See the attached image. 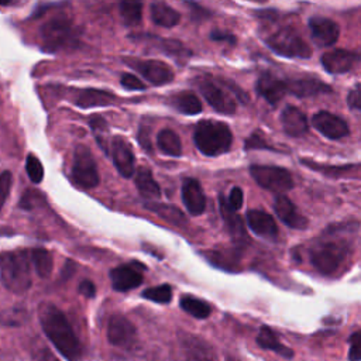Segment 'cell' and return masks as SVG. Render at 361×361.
Returning <instances> with one entry per match:
<instances>
[{
    "instance_id": "1",
    "label": "cell",
    "mask_w": 361,
    "mask_h": 361,
    "mask_svg": "<svg viewBox=\"0 0 361 361\" xmlns=\"http://www.w3.org/2000/svg\"><path fill=\"white\" fill-rule=\"evenodd\" d=\"M38 319L42 331L61 355L68 361H82V345L59 307L48 302L41 303L38 307Z\"/></svg>"
},
{
    "instance_id": "2",
    "label": "cell",
    "mask_w": 361,
    "mask_h": 361,
    "mask_svg": "<svg viewBox=\"0 0 361 361\" xmlns=\"http://www.w3.org/2000/svg\"><path fill=\"white\" fill-rule=\"evenodd\" d=\"M193 141L203 155L219 157L230 149L233 134L226 123L206 118L196 124Z\"/></svg>"
},
{
    "instance_id": "3",
    "label": "cell",
    "mask_w": 361,
    "mask_h": 361,
    "mask_svg": "<svg viewBox=\"0 0 361 361\" xmlns=\"http://www.w3.org/2000/svg\"><path fill=\"white\" fill-rule=\"evenodd\" d=\"M0 276L6 289L24 293L31 286L30 259L25 251H4L0 258Z\"/></svg>"
},
{
    "instance_id": "4",
    "label": "cell",
    "mask_w": 361,
    "mask_h": 361,
    "mask_svg": "<svg viewBox=\"0 0 361 361\" xmlns=\"http://www.w3.org/2000/svg\"><path fill=\"white\" fill-rule=\"evenodd\" d=\"M348 250L350 245L343 238H323L310 248V264L322 275H333L345 261Z\"/></svg>"
},
{
    "instance_id": "5",
    "label": "cell",
    "mask_w": 361,
    "mask_h": 361,
    "mask_svg": "<svg viewBox=\"0 0 361 361\" xmlns=\"http://www.w3.org/2000/svg\"><path fill=\"white\" fill-rule=\"evenodd\" d=\"M76 32L78 30L72 24L71 18L65 16H55L39 27L38 35L42 48L48 52H55L75 44Z\"/></svg>"
},
{
    "instance_id": "6",
    "label": "cell",
    "mask_w": 361,
    "mask_h": 361,
    "mask_svg": "<svg viewBox=\"0 0 361 361\" xmlns=\"http://www.w3.org/2000/svg\"><path fill=\"white\" fill-rule=\"evenodd\" d=\"M265 42L275 54L286 58L307 59L312 56V48L292 27H282L271 34Z\"/></svg>"
},
{
    "instance_id": "7",
    "label": "cell",
    "mask_w": 361,
    "mask_h": 361,
    "mask_svg": "<svg viewBox=\"0 0 361 361\" xmlns=\"http://www.w3.org/2000/svg\"><path fill=\"white\" fill-rule=\"evenodd\" d=\"M197 89L203 94L204 100L219 113L233 114L235 111V100L231 96L230 87H227V80L224 79H210L207 76H200L196 79Z\"/></svg>"
},
{
    "instance_id": "8",
    "label": "cell",
    "mask_w": 361,
    "mask_h": 361,
    "mask_svg": "<svg viewBox=\"0 0 361 361\" xmlns=\"http://www.w3.org/2000/svg\"><path fill=\"white\" fill-rule=\"evenodd\" d=\"M250 173L252 179L264 189L283 195L293 188V178L285 168L275 165H251Z\"/></svg>"
},
{
    "instance_id": "9",
    "label": "cell",
    "mask_w": 361,
    "mask_h": 361,
    "mask_svg": "<svg viewBox=\"0 0 361 361\" xmlns=\"http://www.w3.org/2000/svg\"><path fill=\"white\" fill-rule=\"evenodd\" d=\"M72 178L80 188L85 189H92L99 185L96 161L92 151L83 144L75 147L72 161Z\"/></svg>"
},
{
    "instance_id": "10",
    "label": "cell",
    "mask_w": 361,
    "mask_h": 361,
    "mask_svg": "<svg viewBox=\"0 0 361 361\" xmlns=\"http://www.w3.org/2000/svg\"><path fill=\"white\" fill-rule=\"evenodd\" d=\"M124 62L140 72L151 85L162 86L172 82L175 73L172 68L159 59H135L126 58Z\"/></svg>"
},
{
    "instance_id": "11",
    "label": "cell",
    "mask_w": 361,
    "mask_h": 361,
    "mask_svg": "<svg viewBox=\"0 0 361 361\" xmlns=\"http://www.w3.org/2000/svg\"><path fill=\"white\" fill-rule=\"evenodd\" d=\"M144 269L145 267L138 261H131L114 267L109 274L113 289L117 292H127L140 286L144 279Z\"/></svg>"
},
{
    "instance_id": "12",
    "label": "cell",
    "mask_w": 361,
    "mask_h": 361,
    "mask_svg": "<svg viewBox=\"0 0 361 361\" xmlns=\"http://www.w3.org/2000/svg\"><path fill=\"white\" fill-rule=\"evenodd\" d=\"M107 340L114 347L130 350L135 344L137 330L127 317L114 314L107 323Z\"/></svg>"
},
{
    "instance_id": "13",
    "label": "cell",
    "mask_w": 361,
    "mask_h": 361,
    "mask_svg": "<svg viewBox=\"0 0 361 361\" xmlns=\"http://www.w3.org/2000/svg\"><path fill=\"white\" fill-rule=\"evenodd\" d=\"M109 155L111 157L113 164L121 176L130 178L134 175V172H135L134 152H133L130 142L124 137L114 135L110 140Z\"/></svg>"
},
{
    "instance_id": "14",
    "label": "cell",
    "mask_w": 361,
    "mask_h": 361,
    "mask_svg": "<svg viewBox=\"0 0 361 361\" xmlns=\"http://www.w3.org/2000/svg\"><path fill=\"white\" fill-rule=\"evenodd\" d=\"M219 207H220V213L224 220L226 228H227L231 240L234 241V244L240 248L245 247L250 243V238H248L245 226L243 223V219L237 214L235 210H233L228 206V202L223 196L219 197Z\"/></svg>"
},
{
    "instance_id": "15",
    "label": "cell",
    "mask_w": 361,
    "mask_h": 361,
    "mask_svg": "<svg viewBox=\"0 0 361 361\" xmlns=\"http://www.w3.org/2000/svg\"><path fill=\"white\" fill-rule=\"evenodd\" d=\"M312 126L324 137L330 140H340L345 135H348L350 130L347 123L340 118L338 116L330 113V111H319L312 117Z\"/></svg>"
},
{
    "instance_id": "16",
    "label": "cell",
    "mask_w": 361,
    "mask_h": 361,
    "mask_svg": "<svg viewBox=\"0 0 361 361\" xmlns=\"http://www.w3.org/2000/svg\"><path fill=\"white\" fill-rule=\"evenodd\" d=\"M309 30L312 41L317 47H331L337 42L340 35V28L337 23L319 16L309 18Z\"/></svg>"
},
{
    "instance_id": "17",
    "label": "cell",
    "mask_w": 361,
    "mask_h": 361,
    "mask_svg": "<svg viewBox=\"0 0 361 361\" xmlns=\"http://www.w3.org/2000/svg\"><path fill=\"white\" fill-rule=\"evenodd\" d=\"M71 102L80 107V109H90V107H103L110 106L114 103L116 96L107 90L100 89H75L71 92L69 96Z\"/></svg>"
},
{
    "instance_id": "18",
    "label": "cell",
    "mask_w": 361,
    "mask_h": 361,
    "mask_svg": "<svg viewBox=\"0 0 361 361\" xmlns=\"http://www.w3.org/2000/svg\"><path fill=\"white\" fill-rule=\"evenodd\" d=\"M274 210L276 216L290 228L303 230L307 227V219L296 209L293 202L285 196L278 195L274 200Z\"/></svg>"
},
{
    "instance_id": "19",
    "label": "cell",
    "mask_w": 361,
    "mask_h": 361,
    "mask_svg": "<svg viewBox=\"0 0 361 361\" xmlns=\"http://www.w3.org/2000/svg\"><path fill=\"white\" fill-rule=\"evenodd\" d=\"M257 92L269 104H276L288 93V82L269 72H264L257 80Z\"/></svg>"
},
{
    "instance_id": "20",
    "label": "cell",
    "mask_w": 361,
    "mask_h": 361,
    "mask_svg": "<svg viewBox=\"0 0 361 361\" xmlns=\"http://www.w3.org/2000/svg\"><path fill=\"white\" fill-rule=\"evenodd\" d=\"M183 361H217L213 347L196 336H185L182 338Z\"/></svg>"
},
{
    "instance_id": "21",
    "label": "cell",
    "mask_w": 361,
    "mask_h": 361,
    "mask_svg": "<svg viewBox=\"0 0 361 361\" xmlns=\"http://www.w3.org/2000/svg\"><path fill=\"white\" fill-rule=\"evenodd\" d=\"M247 224L257 235L268 238V240H276L278 237V226L274 220V217L261 209H251L247 212Z\"/></svg>"
},
{
    "instance_id": "22",
    "label": "cell",
    "mask_w": 361,
    "mask_h": 361,
    "mask_svg": "<svg viewBox=\"0 0 361 361\" xmlns=\"http://www.w3.org/2000/svg\"><path fill=\"white\" fill-rule=\"evenodd\" d=\"M182 202L192 216H199L206 209V196L199 180L186 178L182 183Z\"/></svg>"
},
{
    "instance_id": "23",
    "label": "cell",
    "mask_w": 361,
    "mask_h": 361,
    "mask_svg": "<svg viewBox=\"0 0 361 361\" xmlns=\"http://www.w3.org/2000/svg\"><path fill=\"white\" fill-rule=\"evenodd\" d=\"M357 61V54L347 49H331L322 55L323 68L333 75L348 72Z\"/></svg>"
},
{
    "instance_id": "24",
    "label": "cell",
    "mask_w": 361,
    "mask_h": 361,
    "mask_svg": "<svg viewBox=\"0 0 361 361\" xmlns=\"http://www.w3.org/2000/svg\"><path fill=\"white\" fill-rule=\"evenodd\" d=\"M281 124L289 137H300L307 133L309 124L305 113L295 106H285L281 113Z\"/></svg>"
},
{
    "instance_id": "25",
    "label": "cell",
    "mask_w": 361,
    "mask_h": 361,
    "mask_svg": "<svg viewBox=\"0 0 361 361\" xmlns=\"http://www.w3.org/2000/svg\"><path fill=\"white\" fill-rule=\"evenodd\" d=\"M288 82V93L296 97H310L322 93H330L331 87L316 78H299Z\"/></svg>"
},
{
    "instance_id": "26",
    "label": "cell",
    "mask_w": 361,
    "mask_h": 361,
    "mask_svg": "<svg viewBox=\"0 0 361 361\" xmlns=\"http://www.w3.org/2000/svg\"><path fill=\"white\" fill-rule=\"evenodd\" d=\"M168 103L178 110L179 113L183 114H197L202 111V102L200 99L190 90H183V92H176L172 96H169Z\"/></svg>"
},
{
    "instance_id": "27",
    "label": "cell",
    "mask_w": 361,
    "mask_h": 361,
    "mask_svg": "<svg viewBox=\"0 0 361 361\" xmlns=\"http://www.w3.org/2000/svg\"><path fill=\"white\" fill-rule=\"evenodd\" d=\"M257 344L261 348L274 351V353H276V354H279V355H282L285 358H292L293 357V351L289 347L283 345L279 341V338L275 334V331L272 329H269L268 326H262L259 329V333L257 336Z\"/></svg>"
},
{
    "instance_id": "28",
    "label": "cell",
    "mask_w": 361,
    "mask_h": 361,
    "mask_svg": "<svg viewBox=\"0 0 361 361\" xmlns=\"http://www.w3.org/2000/svg\"><path fill=\"white\" fill-rule=\"evenodd\" d=\"M149 14H151V20L157 25H161L165 28L175 27L180 20V14L173 7L162 1L152 3L149 7Z\"/></svg>"
},
{
    "instance_id": "29",
    "label": "cell",
    "mask_w": 361,
    "mask_h": 361,
    "mask_svg": "<svg viewBox=\"0 0 361 361\" xmlns=\"http://www.w3.org/2000/svg\"><path fill=\"white\" fill-rule=\"evenodd\" d=\"M134 183L138 189V192L141 193V196L147 197V199H157L161 195V189L159 185L157 183V180L154 179L151 169L141 166L134 178Z\"/></svg>"
},
{
    "instance_id": "30",
    "label": "cell",
    "mask_w": 361,
    "mask_h": 361,
    "mask_svg": "<svg viewBox=\"0 0 361 361\" xmlns=\"http://www.w3.org/2000/svg\"><path fill=\"white\" fill-rule=\"evenodd\" d=\"M157 145L159 151L169 157L182 155V142L179 135L171 128H162L157 135Z\"/></svg>"
},
{
    "instance_id": "31",
    "label": "cell",
    "mask_w": 361,
    "mask_h": 361,
    "mask_svg": "<svg viewBox=\"0 0 361 361\" xmlns=\"http://www.w3.org/2000/svg\"><path fill=\"white\" fill-rule=\"evenodd\" d=\"M179 305L188 314L193 316L195 319H207L212 313V307L207 302L190 295L182 296Z\"/></svg>"
},
{
    "instance_id": "32",
    "label": "cell",
    "mask_w": 361,
    "mask_h": 361,
    "mask_svg": "<svg viewBox=\"0 0 361 361\" xmlns=\"http://www.w3.org/2000/svg\"><path fill=\"white\" fill-rule=\"evenodd\" d=\"M31 261L34 265V269L38 276L41 278H48L52 274L54 268V259L52 255L48 250L37 247L31 250Z\"/></svg>"
},
{
    "instance_id": "33",
    "label": "cell",
    "mask_w": 361,
    "mask_h": 361,
    "mask_svg": "<svg viewBox=\"0 0 361 361\" xmlns=\"http://www.w3.org/2000/svg\"><path fill=\"white\" fill-rule=\"evenodd\" d=\"M120 17L126 25H137L142 17V3L135 1H121L118 4Z\"/></svg>"
},
{
    "instance_id": "34",
    "label": "cell",
    "mask_w": 361,
    "mask_h": 361,
    "mask_svg": "<svg viewBox=\"0 0 361 361\" xmlns=\"http://www.w3.org/2000/svg\"><path fill=\"white\" fill-rule=\"evenodd\" d=\"M149 37L157 42V45H155L157 48H159L162 52H165L168 55H172L178 61H180V58H189V55H190V51L186 49L183 47V44H180L175 39H162V38H157L152 35H149Z\"/></svg>"
},
{
    "instance_id": "35",
    "label": "cell",
    "mask_w": 361,
    "mask_h": 361,
    "mask_svg": "<svg viewBox=\"0 0 361 361\" xmlns=\"http://www.w3.org/2000/svg\"><path fill=\"white\" fill-rule=\"evenodd\" d=\"M89 126L96 137V141L97 144L100 145V148H103V151L106 154H109V148H110V144L106 142V134H107V123L106 120L102 117V116H92L90 120H89Z\"/></svg>"
},
{
    "instance_id": "36",
    "label": "cell",
    "mask_w": 361,
    "mask_h": 361,
    "mask_svg": "<svg viewBox=\"0 0 361 361\" xmlns=\"http://www.w3.org/2000/svg\"><path fill=\"white\" fill-rule=\"evenodd\" d=\"M141 296L155 303H169L172 299V288L168 283H162V285L145 289L141 293Z\"/></svg>"
},
{
    "instance_id": "37",
    "label": "cell",
    "mask_w": 361,
    "mask_h": 361,
    "mask_svg": "<svg viewBox=\"0 0 361 361\" xmlns=\"http://www.w3.org/2000/svg\"><path fill=\"white\" fill-rule=\"evenodd\" d=\"M25 171L28 178L34 182V183H39L44 178V168L41 161L38 159L37 155L34 154H28L27 159H25Z\"/></svg>"
},
{
    "instance_id": "38",
    "label": "cell",
    "mask_w": 361,
    "mask_h": 361,
    "mask_svg": "<svg viewBox=\"0 0 361 361\" xmlns=\"http://www.w3.org/2000/svg\"><path fill=\"white\" fill-rule=\"evenodd\" d=\"M245 149H274V147L265 142V137L261 131H254L245 140Z\"/></svg>"
},
{
    "instance_id": "39",
    "label": "cell",
    "mask_w": 361,
    "mask_h": 361,
    "mask_svg": "<svg viewBox=\"0 0 361 361\" xmlns=\"http://www.w3.org/2000/svg\"><path fill=\"white\" fill-rule=\"evenodd\" d=\"M350 351L348 358L350 361H361V330L354 331L350 336Z\"/></svg>"
},
{
    "instance_id": "40",
    "label": "cell",
    "mask_w": 361,
    "mask_h": 361,
    "mask_svg": "<svg viewBox=\"0 0 361 361\" xmlns=\"http://www.w3.org/2000/svg\"><path fill=\"white\" fill-rule=\"evenodd\" d=\"M120 83L127 90H145V83L133 73H123Z\"/></svg>"
},
{
    "instance_id": "41",
    "label": "cell",
    "mask_w": 361,
    "mask_h": 361,
    "mask_svg": "<svg viewBox=\"0 0 361 361\" xmlns=\"http://www.w3.org/2000/svg\"><path fill=\"white\" fill-rule=\"evenodd\" d=\"M347 104L354 111H361V83L353 86L347 94Z\"/></svg>"
},
{
    "instance_id": "42",
    "label": "cell",
    "mask_w": 361,
    "mask_h": 361,
    "mask_svg": "<svg viewBox=\"0 0 361 361\" xmlns=\"http://www.w3.org/2000/svg\"><path fill=\"white\" fill-rule=\"evenodd\" d=\"M243 200H244V195H243V190L241 188L238 186H234L230 193H228V197H227V202H228V206L233 209V210H240L241 206H243Z\"/></svg>"
},
{
    "instance_id": "43",
    "label": "cell",
    "mask_w": 361,
    "mask_h": 361,
    "mask_svg": "<svg viewBox=\"0 0 361 361\" xmlns=\"http://www.w3.org/2000/svg\"><path fill=\"white\" fill-rule=\"evenodd\" d=\"M11 188V173L8 171H3L0 175V190H1V206L6 203L8 192Z\"/></svg>"
},
{
    "instance_id": "44",
    "label": "cell",
    "mask_w": 361,
    "mask_h": 361,
    "mask_svg": "<svg viewBox=\"0 0 361 361\" xmlns=\"http://www.w3.org/2000/svg\"><path fill=\"white\" fill-rule=\"evenodd\" d=\"M210 38L213 41H226L230 44H235V37L231 32L224 31V30H213L210 32Z\"/></svg>"
},
{
    "instance_id": "45",
    "label": "cell",
    "mask_w": 361,
    "mask_h": 361,
    "mask_svg": "<svg viewBox=\"0 0 361 361\" xmlns=\"http://www.w3.org/2000/svg\"><path fill=\"white\" fill-rule=\"evenodd\" d=\"M78 292L86 298H93L96 295V286L92 281L83 279L78 286Z\"/></svg>"
},
{
    "instance_id": "46",
    "label": "cell",
    "mask_w": 361,
    "mask_h": 361,
    "mask_svg": "<svg viewBox=\"0 0 361 361\" xmlns=\"http://www.w3.org/2000/svg\"><path fill=\"white\" fill-rule=\"evenodd\" d=\"M138 140H140V144L142 145V148H144V149L151 151V142H149L148 133H142V131H140V133H138Z\"/></svg>"
}]
</instances>
